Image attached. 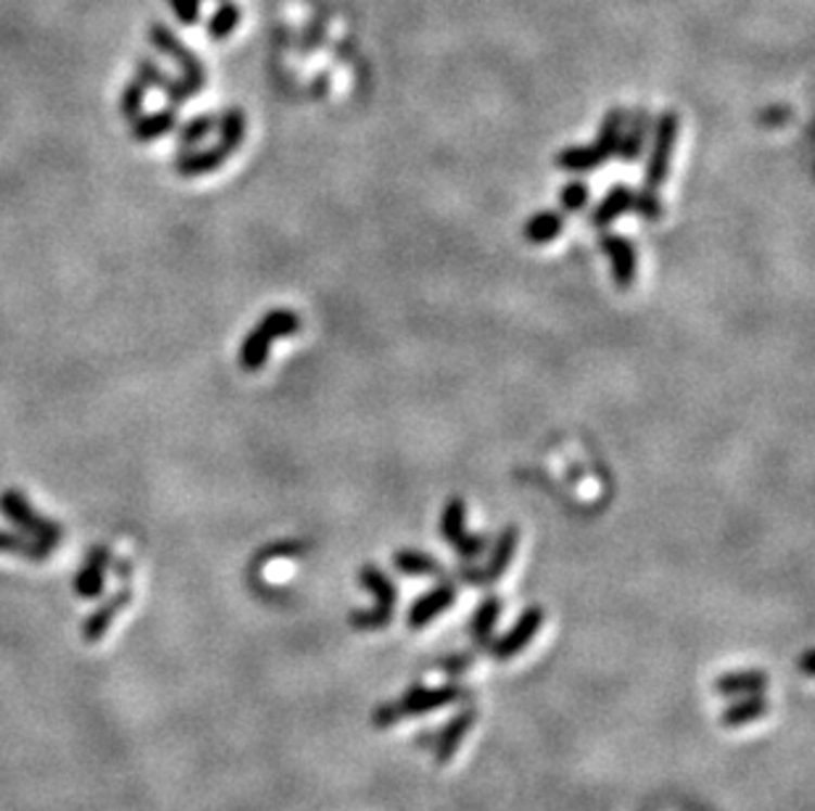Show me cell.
<instances>
[{"label": "cell", "mask_w": 815, "mask_h": 811, "mask_svg": "<svg viewBox=\"0 0 815 811\" xmlns=\"http://www.w3.org/2000/svg\"><path fill=\"white\" fill-rule=\"evenodd\" d=\"M588 198H591V188H588L586 182L573 180V182L562 184V190H560V206L565 208L568 214L584 211V208L588 206Z\"/></svg>", "instance_id": "cell-31"}, {"label": "cell", "mask_w": 815, "mask_h": 811, "mask_svg": "<svg viewBox=\"0 0 815 811\" xmlns=\"http://www.w3.org/2000/svg\"><path fill=\"white\" fill-rule=\"evenodd\" d=\"M0 553H16V556L29 558V562H46L51 556V549L33 538H22L16 532L0 530Z\"/></svg>", "instance_id": "cell-25"}, {"label": "cell", "mask_w": 815, "mask_h": 811, "mask_svg": "<svg viewBox=\"0 0 815 811\" xmlns=\"http://www.w3.org/2000/svg\"><path fill=\"white\" fill-rule=\"evenodd\" d=\"M298 330H302V319H298L296 311H291V309L267 311L265 317L259 319V324L249 332L246 340L241 343V350H238V364H241L243 372H259V369L267 364L269 350H272L275 340L296 335Z\"/></svg>", "instance_id": "cell-1"}, {"label": "cell", "mask_w": 815, "mask_h": 811, "mask_svg": "<svg viewBox=\"0 0 815 811\" xmlns=\"http://www.w3.org/2000/svg\"><path fill=\"white\" fill-rule=\"evenodd\" d=\"M723 696H763L768 691V678L763 672H734L718 680Z\"/></svg>", "instance_id": "cell-22"}, {"label": "cell", "mask_w": 815, "mask_h": 811, "mask_svg": "<svg viewBox=\"0 0 815 811\" xmlns=\"http://www.w3.org/2000/svg\"><path fill=\"white\" fill-rule=\"evenodd\" d=\"M634 211L647 221L663 219V203L658 198V190L641 188L639 193H634Z\"/></svg>", "instance_id": "cell-32"}, {"label": "cell", "mask_w": 815, "mask_h": 811, "mask_svg": "<svg viewBox=\"0 0 815 811\" xmlns=\"http://www.w3.org/2000/svg\"><path fill=\"white\" fill-rule=\"evenodd\" d=\"M562 230H565V217H562L560 211H551L549 208V211H536L525 221L523 235L531 245H544L560 237Z\"/></svg>", "instance_id": "cell-19"}, {"label": "cell", "mask_w": 815, "mask_h": 811, "mask_svg": "<svg viewBox=\"0 0 815 811\" xmlns=\"http://www.w3.org/2000/svg\"><path fill=\"white\" fill-rule=\"evenodd\" d=\"M464 519H468V506H464L462 498H451L446 503L444 514H441V535H444V540L451 549H457L462 558H477L486 551V538L483 535H470L468 527H464Z\"/></svg>", "instance_id": "cell-8"}, {"label": "cell", "mask_w": 815, "mask_h": 811, "mask_svg": "<svg viewBox=\"0 0 815 811\" xmlns=\"http://www.w3.org/2000/svg\"><path fill=\"white\" fill-rule=\"evenodd\" d=\"M678 121L676 111H665L663 116L654 125V143H652V153H649L647 162V171H645V188L658 190L667 177H671V164H673V151H676V140H678Z\"/></svg>", "instance_id": "cell-5"}, {"label": "cell", "mask_w": 815, "mask_h": 811, "mask_svg": "<svg viewBox=\"0 0 815 811\" xmlns=\"http://www.w3.org/2000/svg\"><path fill=\"white\" fill-rule=\"evenodd\" d=\"M501 617V601L499 598H486L477 606L473 617V635L475 641H488L494 635V627Z\"/></svg>", "instance_id": "cell-27"}, {"label": "cell", "mask_w": 815, "mask_h": 811, "mask_svg": "<svg viewBox=\"0 0 815 811\" xmlns=\"http://www.w3.org/2000/svg\"><path fill=\"white\" fill-rule=\"evenodd\" d=\"M623 121H626V111L617 106L607 111L602 125H599L597 140L588 145L562 147L555 158L557 166L565 171H591L597 169V166L610 162V158H615L617 143H621Z\"/></svg>", "instance_id": "cell-2"}, {"label": "cell", "mask_w": 815, "mask_h": 811, "mask_svg": "<svg viewBox=\"0 0 815 811\" xmlns=\"http://www.w3.org/2000/svg\"><path fill=\"white\" fill-rule=\"evenodd\" d=\"M109 562H112V551H109L106 545H95V549L88 553V558H85L82 569H79L75 580V590L82 598H98V595L103 593Z\"/></svg>", "instance_id": "cell-14"}, {"label": "cell", "mask_w": 815, "mask_h": 811, "mask_svg": "<svg viewBox=\"0 0 815 811\" xmlns=\"http://www.w3.org/2000/svg\"><path fill=\"white\" fill-rule=\"evenodd\" d=\"M634 193L636 190L628 188V184H612L610 193H607L591 211V224L597 227V230H604L612 221L621 219L623 214L634 208Z\"/></svg>", "instance_id": "cell-17"}, {"label": "cell", "mask_w": 815, "mask_h": 811, "mask_svg": "<svg viewBox=\"0 0 815 811\" xmlns=\"http://www.w3.org/2000/svg\"><path fill=\"white\" fill-rule=\"evenodd\" d=\"M768 711H771V706L763 696H747L741 704L731 706V709L723 715V724H726V728H741V724L760 722V719L768 715Z\"/></svg>", "instance_id": "cell-24"}, {"label": "cell", "mask_w": 815, "mask_h": 811, "mask_svg": "<svg viewBox=\"0 0 815 811\" xmlns=\"http://www.w3.org/2000/svg\"><path fill=\"white\" fill-rule=\"evenodd\" d=\"M169 9L175 11V16L180 18L182 24H188V27H193L195 22H199L201 16V3L199 0H167Z\"/></svg>", "instance_id": "cell-33"}, {"label": "cell", "mask_w": 815, "mask_h": 811, "mask_svg": "<svg viewBox=\"0 0 815 811\" xmlns=\"http://www.w3.org/2000/svg\"><path fill=\"white\" fill-rule=\"evenodd\" d=\"M217 132H219V138L228 140V143L238 147L243 143V138H246V114H243L238 106L228 108L222 116H219Z\"/></svg>", "instance_id": "cell-29"}, {"label": "cell", "mask_w": 815, "mask_h": 811, "mask_svg": "<svg viewBox=\"0 0 815 811\" xmlns=\"http://www.w3.org/2000/svg\"><path fill=\"white\" fill-rule=\"evenodd\" d=\"M241 24V9L235 3H225L214 11L209 18V37L212 40H225L235 33V27Z\"/></svg>", "instance_id": "cell-28"}, {"label": "cell", "mask_w": 815, "mask_h": 811, "mask_svg": "<svg viewBox=\"0 0 815 811\" xmlns=\"http://www.w3.org/2000/svg\"><path fill=\"white\" fill-rule=\"evenodd\" d=\"M464 693L459 687H418V691L407 693L402 704L396 706H383L378 709L375 722L380 728H389V724L398 722L402 715H428V711H438L444 706L455 704V700L462 698Z\"/></svg>", "instance_id": "cell-6"}, {"label": "cell", "mask_w": 815, "mask_h": 811, "mask_svg": "<svg viewBox=\"0 0 815 811\" xmlns=\"http://www.w3.org/2000/svg\"><path fill=\"white\" fill-rule=\"evenodd\" d=\"M0 514H3L5 519L11 522V525H16L20 530L27 532L33 540H38V543L48 545V549L59 545L61 538H64V530H61V525H56V522H51V519H46V516H40L33 506H29L27 498H24L20 490H14V488L5 490V493L0 495Z\"/></svg>", "instance_id": "cell-3"}, {"label": "cell", "mask_w": 815, "mask_h": 811, "mask_svg": "<svg viewBox=\"0 0 815 811\" xmlns=\"http://www.w3.org/2000/svg\"><path fill=\"white\" fill-rule=\"evenodd\" d=\"M232 153H235V145L219 138L217 143H214L212 147H206V151H193V147H190V151H182L180 156L175 158V171L180 177L212 175V171H217L219 166L228 162Z\"/></svg>", "instance_id": "cell-9"}, {"label": "cell", "mask_w": 815, "mask_h": 811, "mask_svg": "<svg viewBox=\"0 0 815 811\" xmlns=\"http://www.w3.org/2000/svg\"><path fill=\"white\" fill-rule=\"evenodd\" d=\"M542 627H544V608H538V606L529 608V612L514 622L512 630L507 632L501 641L494 643L496 659H512V656H518L520 651L529 648Z\"/></svg>", "instance_id": "cell-13"}, {"label": "cell", "mask_w": 815, "mask_h": 811, "mask_svg": "<svg viewBox=\"0 0 815 811\" xmlns=\"http://www.w3.org/2000/svg\"><path fill=\"white\" fill-rule=\"evenodd\" d=\"M138 79L145 85V88L162 90L164 95H167L169 108L182 106V103L190 101V98L195 95V92L190 90V85L186 82V79L169 77V74L164 72L162 66H158L153 59H140L138 61Z\"/></svg>", "instance_id": "cell-11"}, {"label": "cell", "mask_w": 815, "mask_h": 811, "mask_svg": "<svg viewBox=\"0 0 815 811\" xmlns=\"http://www.w3.org/2000/svg\"><path fill=\"white\" fill-rule=\"evenodd\" d=\"M394 567L407 577H441L444 575V564L438 558L428 556L425 551L402 549L394 553Z\"/></svg>", "instance_id": "cell-21"}, {"label": "cell", "mask_w": 815, "mask_h": 811, "mask_svg": "<svg viewBox=\"0 0 815 811\" xmlns=\"http://www.w3.org/2000/svg\"><path fill=\"white\" fill-rule=\"evenodd\" d=\"M217 129V119L214 116H193V119L186 121L182 125L180 132H177V145L182 147V151H190V147H195L199 143H204L206 138Z\"/></svg>", "instance_id": "cell-26"}, {"label": "cell", "mask_w": 815, "mask_h": 811, "mask_svg": "<svg viewBox=\"0 0 815 811\" xmlns=\"http://www.w3.org/2000/svg\"><path fill=\"white\" fill-rule=\"evenodd\" d=\"M145 90H149V88H145V85H143V82H140V79H138V77H135V79H132V82H130V85H127V88H125V90H122V98H119V114H122V116H125V119H127V121H130V125H132V121H135V119H138V116H140V114H143Z\"/></svg>", "instance_id": "cell-30"}, {"label": "cell", "mask_w": 815, "mask_h": 811, "mask_svg": "<svg viewBox=\"0 0 815 811\" xmlns=\"http://www.w3.org/2000/svg\"><path fill=\"white\" fill-rule=\"evenodd\" d=\"M602 250L610 258V269H612V280L621 291H628L631 285L636 282V248L628 237L617 235V232H604L602 235Z\"/></svg>", "instance_id": "cell-10"}, {"label": "cell", "mask_w": 815, "mask_h": 811, "mask_svg": "<svg viewBox=\"0 0 815 811\" xmlns=\"http://www.w3.org/2000/svg\"><path fill=\"white\" fill-rule=\"evenodd\" d=\"M130 601H132V588H130V585H122V588L116 590V593L112 595V598L103 601V604L98 606L93 614H90V619H88V622H85V627H82L85 641H88V643H98V641H101V638L106 635L109 625L114 622L116 614H119L122 608H125L127 604H130Z\"/></svg>", "instance_id": "cell-15"}, {"label": "cell", "mask_w": 815, "mask_h": 811, "mask_svg": "<svg viewBox=\"0 0 815 811\" xmlns=\"http://www.w3.org/2000/svg\"><path fill=\"white\" fill-rule=\"evenodd\" d=\"M473 728H475V715H473V711H468V715L457 717L455 722L449 724V730H446L444 737H441L438 751H436L441 764H449V759L459 751V748H462V741H464V737H468V733Z\"/></svg>", "instance_id": "cell-23"}, {"label": "cell", "mask_w": 815, "mask_h": 811, "mask_svg": "<svg viewBox=\"0 0 815 811\" xmlns=\"http://www.w3.org/2000/svg\"><path fill=\"white\" fill-rule=\"evenodd\" d=\"M359 582L375 595V608L370 612H357L352 617V625L359 627V630H378V627H385L394 617L396 608V585L391 582V577L385 575L383 569L378 567H361L359 571Z\"/></svg>", "instance_id": "cell-4"}, {"label": "cell", "mask_w": 815, "mask_h": 811, "mask_svg": "<svg viewBox=\"0 0 815 811\" xmlns=\"http://www.w3.org/2000/svg\"><path fill=\"white\" fill-rule=\"evenodd\" d=\"M149 40H151V46L156 48L158 53L169 55V59L177 61V66H180L182 79H186V82L190 85V90H193V92L204 90V85H206L204 64H201V61L195 59V53H190L188 48L182 46L180 40H177V35L171 33L169 27H164L162 22H151Z\"/></svg>", "instance_id": "cell-7"}, {"label": "cell", "mask_w": 815, "mask_h": 811, "mask_svg": "<svg viewBox=\"0 0 815 811\" xmlns=\"http://www.w3.org/2000/svg\"><path fill=\"white\" fill-rule=\"evenodd\" d=\"M649 132H652V114H649L647 106H639L634 114L626 116V121H623L621 143H617L615 158H621V162L626 164L639 162L641 153H645L647 147Z\"/></svg>", "instance_id": "cell-12"}, {"label": "cell", "mask_w": 815, "mask_h": 811, "mask_svg": "<svg viewBox=\"0 0 815 811\" xmlns=\"http://www.w3.org/2000/svg\"><path fill=\"white\" fill-rule=\"evenodd\" d=\"M455 601H457L455 585H438V588H433L431 593L422 595L418 604L412 606V612H409V625H412V627H425L428 622H433V619L441 617V614H444L446 608L455 604Z\"/></svg>", "instance_id": "cell-18"}, {"label": "cell", "mask_w": 815, "mask_h": 811, "mask_svg": "<svg viewBox=\"0 0 815 811\" xmlns=\"http://www.w3.org/2000/svg\"><path fill=\"white\" fill-rule=\"evenodd\" d=\"M175 127H177V114H175V108H169V106L149 116L140 114L138 119L132 121V140H138V143H151V140H158V138H164V134H169Z\"/></svg>", "instance_id": "cell-20"}, {"label": "cell", "mask_w": 815, "mask_h": 811, "mask_svg": "<svg viewBox=\"0 0 815 811\" xmlns=\"http://www.w3.org/2000/svg\"><path fill=\"white\" fill-rule=\"evenodd\" d=\"M518 543H520V532L518 527L510 525L505 532L496 538V545L492 551V558H488L486 569L477 571V582H496L505 577V571L510 569L512 558H514V551H518Z\"/></svg>", "instance_id": "cell-16"}]
</instances>
